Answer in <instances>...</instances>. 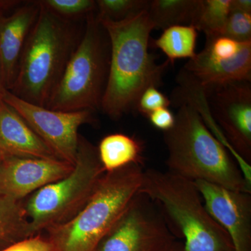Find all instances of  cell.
<instances>
[{"label": "cell", "instance_id": "obj_1", "mask_svg": "<svg viewBox=\"0 0 251 251\" xmlns=\"http://www.w3.org/2000/svg\"><path fill=\"white\" fill-rule=\"evenodd\" d=\"M99 19L108 34L110 49L108 80L100 110L116 120L135 109L147 88L159 87L171 63L167 59L158 64L149 52L154 27L148 9L122 21Z\"/></svg>", "mask_w": 251, "mask_h": 251}, {"label": "cell", "instance_id": "obj_2", "mask_svg": "<svg viewBox=\"0 0 251 251\" xmlns=\"http://www.w3.org/2000/svg\"><path fill=\"white\" fill-rule=\"evenodd\" d=\"M177 112L171 129L163 132L168 172L195 181H206L251 193V183L228 150L211 133L191 105L175 104Z\"/></svg>", "mask_w": 251, "mask_h": 251}, {"label": "cell", "instance_id": "obj_3", "mask_svg": "<svg viewBox=\"0 0 251 251\" xmlns=\"http://www.w3.org/2000/svg\"><path fill=\"white\" fill-rule=\"evenodd\" d=\"M39 6L10 92L29 103L46 107L80 41L84 25Z\"/></svg>", "mask_w": 251, "mask_h": 251}, {"label": "cell", "instance_id": "obj_4", "mask_svg": "<svg viewBox=\"0 0 251 251\" xmlns=\"http://www.w3.org/2000/svg\"><path fill=\"white\" fill-rule=\"evenodd\" d=\"M140 192L156 204L175 237L184 239V251H234L194 181L168 171L145 170Z\"/></svg>", "mask_w": 251, "mask_h": 251}, {"label": "cell", "instance_id": "obj_5", "mask_svg": "<svg viewBox=\"0 0 251 251\" xmlns=\"http://www.w3.org/2000/svg\"><path fill=\"white\" fill-rule=\"evenodd\" d=\"M144 171L133 163L105 173L75 217L46 230L53 251H94L140 192Z\"/></svg>", "mask_w": 251, "mask_h": 251}, {"label": "cell", "instance_id": "obj_6", "mask_svg": "<svg viewBox=\"0 0 251 251\" xmlns=\"http://www.w3.org/2000/svg\"><path fill=\"white\" fill-rule=\"evenodd\" d=\"M110 41L97 13L85 20L83 31L46 108L74 112L100 109L110 64Z\"/></svg>", "mask_w": 251, "mask_h": 251}, {"label": "cell", "instance_id": "obj_7", "mask_svg": "<svg viewBox=\"0 0 251 251\" xmlns=\"http://www.w3.org/2000/svg\"><path fill=\"white\" fill-rule=\"evenodd\" d=\"M105 173L97 148L80 135L76 161L70 174L38 190L24 202L32 236L75 217Z\"/></svg>", "mask_w": 251, "mask_h": 251}, {"label": "cell", "instance_id": "obj_8", "mask_svg": "<svg viewBox=\"0 0 251 251\" xmlns=\"http://www.w3.org/2000/svg\"><path fill=\"white\" fill-rule=\"evenodd\" d=\"M176 241L156 204L139 192L94 251H168Z\"/></svg>", "mask_w": 251, "mask_h": 251}, {"label": "cell", "instance_id": "obj_9", "mask_svg": "<svg viewBox=\"0 0 251 251\" xmlns=\"http://www.w3.org/2000/svg\"><path fill=\"white\" fill-rule=\"evenodd\" d=\"M213 119L235 154L243 174L251 183V82L206 87Z\"/></svg>", "mask_w": 251, "mask_h": 251}, {"label": "cell", "instance_id": "obj_10", "mask_svg": "<svg viewBox=\"0 0 251 251\" xmlns=\"http://www.w3.org/2000/svg\"><path fill=\"white\" fill-rule=\"evenodd\" d=\"M2 100L22 117L31 130L59 158L74 166L81 126L94 125L92 110L66 112L29 103L5 90Z\"/></svg>", "mask_w": 251, "mask_h": 251}, {"label": "cell", "instance_id": "obj_11", "mask_svg": "<svg viewBox=\"0 0 251 251\" xmlns=\"http://www.w3.org/2000/svg\"><path fill=\"white\" fill-rule=\"evenodd\" d=\"M194 184L206 210L228 234L234 251H251V193L201 180Z\"/></svg>", "mask_w": 251, "mask_h": 251}, {"label": "cell", "instance_id": "obj_12", "mask_svg": "<svg viewBox=\"0 0 251 251\" xmlns=\"http://www.w3.org/2000/svg\"><path fill=\"white\" fill-rule=\"evenodd\" d=\"M74 166L62 160L11 157L0 163V195L23 201L70 174Z\"/></svg>", "mask_w": 251, "mask_h": 251}, {"label": "cell", "instance_id": "obj_13", "mask_svg": "<svg viewBox=\"0 0 251 251\" xmlns=\"http://www.w3.org/2000/svg\"><path fill=\"white\" fill-rule=\"evenodd\" d=\"M38 1L16 6L11 14L0 12V82L11 90L27 36L39 15Z\"/></svg>", "mask_w": 251, "mask_h": 251}, {"label": "cell", "instance_id": "obj_14", "mask_svg": "<svg viewBox=\"0 0 251 251\" xmlns=\"http://www.w3.org/2000/svg\"><path fill=\"white\" fill-rule=\"evenodd\" d=\"M182 70L202 87L251 81V41L233 57H221L204 48L189 59Z\"/></svg>", "mask_w": 251, "mask_h": 251}, {"label": "cell", "instance_id": "obj_15", "mask_svg": "<svg viewBox=\"0 0 251 251\" xmlns=\"http://www.w3.org/2000/svg\"><path fill=\"white\" fill-rule=\"evenodd\" d=\"M11 157L59 159L22 117L1 100L0 158L3 160Z\"/></svg>", "mask_w": 251, "mask_h": 251}, {"label": "cell", "instance_id": "obj_16", "mask_svg": "<svg viewBox=\"0 0 251 251\" xmlns=\"http://www.w3.org/2000/svg\"><path fill=\"white\" fill-rule=\"evenodd\" d=\"M97 150L99 159L106 173L133 163H144L143 144L136 138L123 133H113L104 137Z\"/></svg>", "mask_w": 251, "mask_h": 251}, {"label": "cell", "instance_id": "obj_17", "mask_svg": "<svg viewBox=\"0 0 251 251\" xmlns=\"http://www.w3.org/2000/svg\"><path fill=\"white\" fill-rule=\"evenodd\" d=\"M33 237L24 202L0 195V247Z\"/></svg>", "mask_w": 251, "mask_h": 251}, {"label": "cell", "instance_id": "obj_18", "mask_svg": "<svg viewBox=\"0 0 251 251\" xmlns=\"http://www.w3.org/2000/svg\"><path fill=\"white\" fill-rule=\"evenodd\" d=\"M198 30L193 26L174 25L163 29L158 39L152 41L153 45L161 50L170 63L176 59H193L196 55Z\"/></svg>", "mask_w": 251, "mask_h": 251}, {"label": "cell", "instance_id": "obj_19", "mask_svg": "<svg viewBox=\"0 0 251 251\" xmlns=\"http://www.w3.org/2000/svg\"><path fill=\"white\" fill-rule=\"evenodd\" d=\"M199 0H153L148 9L154 29L191 25Z\"/></svg>", "mask_w": 251, "mask_h": 251}, {"label": "cell", "instance_id": "obj_20", "mask_svg": "<svg viewBox=\"0 0 251 251\" xmlns=\"http://www.w3.org/2000/svg\"><path fill=\"white\" fill-rule=\"evenodd\" d=\"M231 0H199L192 25L202 31L206 39L223 36L231 12Z\"/></svg>", "mask_w": 251, "mask_h": 251}, {"label": "cell", "instance_id": "obj_21", "mask_svg": "<svg viewBox=\"0 0 251 251\" xmlns=\"http://www.w3.org/2000/svg\"><path fill=\"white\" fill-rule=\"evenodd\" d=\"M97 14L100 19L122 21L144 10L148 9V0H98Z\"/></svg>", "mask_w": 251, "mask_h": 251}, {"label": "cell", "instance_id": "obj_22", "mask_svg": "<svg viewBox=\"0 0 251 251\" xmlns=\"http://www.w3.org/2000/svg\"><path fill=\"white\" fill-rule=\"evenodd\" d=\"M41 6L69 21H77L97 11V1L94 0H41Z\"/></svg>", "mask_w": 251, "mask_h": 251}, {"label": "cell", "instance_id": "obj_23", "mask_svg": "<svg viewBox=\"0 0 251 251\" xmlns=\"http://www.w3.org/2000/svg\"><path fill=\"white\" fill-rule=\"evenodd\" d=\"M223 36L239 42L251 41V14L231 11Z\"/></svg>", "mask_w": 251, "mask_h": 251}, {"label": "cell", "instance_id": "obj_24", "mask_svg": "<svg viewBox=\"0 0 251 251\" xmlns=\"http://www.w3.org/2000/svg\"><path fill=\"white\" fill-rule=\"evenodd\" d=\"M171 105V99L151 86L144 91L138 99L135 109L147 117L150 112L162 108H168Z\"/></svg>", "mask_w": 251, "mask_h": 251}, {"label": "cell", "instance_id": "obj_25", "mask_svg": "<svg viewBox=\"0 0 251 251\" xmlns=\"http://www.w3.org/2000/svg\"><path fill=\"white\" fill-rule=\"evenodd\" d=\"M0 251H53V249L49 239L39 234L11 244Z\"/></svg>", "mask_w": 251, "mask_h": 251}, {"label": "cell", "instance_id": "obj_26", "mask_svg": "<svg viewBox=\"0 0 251 251\" xmlns=\"http://www.w3.org/2000/svg\"><path fill=\"white\" fill-rule=\"evenodd\" d=\"M147 117L157 129L166 132L171 129L175 122V115L168 108H162L150 112Z\"/></svg>", "mask_w": 251, "mask_h": 251}, {"label": "cell", "instance_id": "obj_27", "mask_svg": "<svg viewBox=\"0 0 251 251\" xmlns=\"http://www.w3.org/2000/svg\"><path fill=\"white\" fill-rule=\"evenodd\" d=\"M231 11L251 14V0H231Z\"/></svg>", "mask_w": 251, "mask_h": 251}, {"label": "cell", "instance_id": "obj_28", "mask_svg": "<svg viewBox=\"0 0 251 251\" xmlns=\"http://www.w3.org/2000/svg\"><path fill=\"white\" fill-rule=\"evenodd\" d=\"M21 1H15V0H0V12L6 11L11 8L16 7L21 4Z\"/></svg>", "mask_w": 251, "mask_h": 251}, {"label": "cell", "instance_id": "obj_29", "mask_svg": "<svg viewBox=\"0 0 251 251\" xmlns=\"http://www.w3.org/2000/svg\"><path fill=\"white\" fill-rule=\"evenodd\" d=\"M168 251H184V244L176 241L173 247Z\"/></svg>", "mask_w": 251, "mask_h": 251}, {"label": "cell", "instance_id": "obj_30", "mask_svg": "<svg viewBox=\"0 0 251 251\" xmlns=\"http://www.w3.org/2000/svg\"><path fill=\"white\" fill-rule=\"evenodd\" d=\"M5 90H6V89L3 87L2 85H1V82H0V101L2 100L3 94H4Z\"/></svg>", "mask_w": 251, "mask_h": 251}, {"label": "cell", "instance_id": "obj_31", "mask_svg": "<svg viewBox=\"0 0 251 251\" xmlns=\"http://www.w3.org/2000/svg\"><path fill=\"white\" fill-rule=\"evenodd\" d=\"M1 158H0V163H1Z\"/></svg>", "mask_w": 251, "mask_h": 251}]
</instances>
